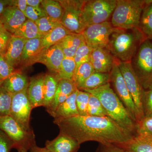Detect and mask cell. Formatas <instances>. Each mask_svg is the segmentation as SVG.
Masks as SVG:
<instances>
[{
  "label": "cell",
  "instance_id": "obj_47",
  "mask_svg": "<svg viewBox=\"0 0 152 152\" xmlns=\"http://www.w3.org/2000/svg\"><path fill=\"white\" fill-rule=\"evenodd\" d=\"M9 6H10V0H0V16Z\"/></svg>",
  "mask_w": 152,
  "mask_h": 152
},
{
  "label": "cell",
  "instance_id": "obj_43",
  "mask_svg": "<svg viewBox=\"0 0 152 152\" xmlns=\"http://www.w3.org/2000/svg\"><path fill=\"white\" fill-rule=\"evenodd\" d=\"M12 144L5 134L0 130V152H10Z\"/></svg>",
  "mask_w": 152,
  "mask_h": 152
},
{
  "label": "cell",
  "instance_id": "obj_18",
  "mask_svg": "<svg viewBox=\"0 0 152 152\" xmlns=\"http://www.w3.org/2000/svg\"><path fill=\"white\" fill-rule=\"evenodd\" d=\"M42 51V38L27 40L25 44L20 65L22 67H26L37 63Z\"/></svg>",
  "mask_w": 152,
  "mask_h": 152
},
{
  "label": "cell",
  "instance_id": "obj_48",
  "mask_svg": "<svg viewBox=\"0 0 152 152\" xmlns=\"http://www.w3.org/2000/svg\"><path fill=\"white\" fill-rule=\"evenodd\" d=\"M30 152H51L47 149L45 147V148H40L38 147L37 145H35L31 148L29 151Z\"/></svg>",
  "mask_w": 152,
  "mask_h": 152
},
{
  "label": "cell",
  "instance_id": "obj_19",
  "mask_svg": "<svg viewBox=\"0 0 152 152\" xmlns=\"http://www.w3.org/2000/svg\"><path fill=\"white\" fill-rule=\"evenodd\" d=\"M29 83L27 77L17 71L2 80L0 86L13 95L27 89Z\"/></svg>",
  "mask_w": 152,
  "mask_h": 152
},
{
  "label": "cell",
  "instance_id": "obj_34",
  "mask_svg": "<svg viewBox=\"0 0 152 152\" xmlns=\"http://www.w3.org/2000/svg\"><path fill=\"white\" fill-rule=\"evenodd\" d=\"M35 23L39 31L43 37L61 24V22L48 16L41 18Z\"/></svg>",
  "mask_w": 152,
  "mask_h": 152
},
{
  "label": "cell",
  "instance_id": "obj_16",
  "mask_svg": "<svg viewBox=\"0 0 152 152\" xmlns=\"http://www.w3.org/2000/svg\"><path fill=\"white\" fill-rule=\"evenodd\" d=\"M115 61L114 57L106 48L93 50L90 62L95 72L110 73Z\"/></svg>",
  "mask_w": 152,
  "mask_h": 152
},
{
  "label": "cell",
  "instance_id": "obj_15",
  "mask_svg": "<svg viewBox=\"0 0 152 152\" xmlns=\"http://www.w3.org/2000/svg\"><path fill=\"white\" fill-rule=\"evenodd\" d=\"M77 90L78 89L75 84L72 80H60L53 99L50 105L46 108L47 111L53 117L59 106Z\"/></svg>",
  "mask_w": 152,
  "mask_h": 152
},
{
  "label": "cell",
  "instance_id": "obj_35",
  "mask_svg": "<svg viewBox=\"0 0 152 152\" xmlns=\"http://www.w3.org/2000/svg\"><path fill=\"white\" fill-rule=\"evenodd\" d=\"M93 49L84 42L79 47L74 57L76 69L85 63L91 62V55Z\"/></svg>",
  "mask_w": 152,
  "mask_h": 152
},
{
  "label": "cell",
  "instance_id": "obj_38",
  "mask_svg": "<svg viewBox=\"0 0 152 152\" xmlns=\"http://www.w3.org/2000/svg\"><path fill=\"white\" fill-rule=\"evenodd\" d=\"M142 107L144 118H152V89L144 91Z\"/></svg>",
  "mask_w": 152,
  "mask_h": 152
},
{
  "label": "cell",
  "instance_id": "obj_44",
  "mask_svg": "<svg viewBox=\"0 0 152 152\" xmlns=\"http://www.w3.org/2000/svg\"><path fill=\"white\" fill-rule=\"evenodd\" d=\"M96 152H127L121 147L114 144H100Z\"/></svg>",
  "mask_w": 152,
  "mask_h": 152
},
{
  "label": "cell",
  "instance_id": "obj_46",
  "mask_svg": "<svg viewBox=\"0 0 152 152\" xmlns=\"http://www.w3.org/2000/svg\"><path fill=\"white\" fill-rule=\"evenodd\" d=\"M28 6L33 7H39L41 6L42 0H26Z\"/></svg>",
  "mask_w": 152,
  "mask_h": 152
},
{
  "label": "cell",
  "instance_id": "obj_21",
  "mask_svg": "<svg viewBox=\"0 0 152 152\" xmlns=\"http://www.w3.org/2000/svg\"><path fill=\"white\" fill-rule=\"evenodd\" d=\"M45 75L34 77L30 80L27 89L28 97L33 109L43 106V86Z\"/></svg>",
  "mask_w": 152,
  "mask_h": 152
},
{
  "label": "cell",
  "instance_id": "obj_40",
  "mask_svg": "<svg viewBox=\"0 0 152 152\" xmlns=\"http://www.w3.org/2000/svg\"><path fill=\"white\" fill-rule=\"evenodd\" d=\"M15 68L7 61L4 56H0V77L2 80L15 72Z\"/></svg>",
  "mask_w": 152,
  "mask_h": 152
},
{
  "label": "cell",
  "instance_id": "obj_29",
  "mask_svg": "<svg viewBox=\"0 0 152 152\" xmlns=\"http://www.w3.org/2000/svg\"><path fill=\"white\" fill-rule=\"evenodd\" d=\"M139 28L146 39L152 40V3L144 9Z\"/></svg>",
  "mask_w": 152,
  "mask_h": 152
},
{
  "label": "cell",
  "instance_id": "obj_5",
  "mask_svg": "<svg viewBox=\"0 0 152 152\" xmlns=\"http://www.w3.org/2000/svg\"><path fill=\"white\" fill-rule=\"evenodd\" d=\"M0 130L10 140L12 148L18 152L29 151L31 148L36 145L33 130H27L10 115L0 118Z\"/></svg>",
  "mask_w": 152,
  "mask_h": 152
},
{
  "label": "cell",
  "instance_id": "obj_42",
  "mask_svg": "<svg viewBox=\"0 0 152 152\" xmlns=\"http://www.w3.org/2000/svg\"><path fill=\"white\" fill-rule=\"evenodd\" d=\"M12 35L6 30L0 31V56L5 54Z\"/></svg>",
  "mask_w": 152,
  "mask_h": 152
},
{
  "label": "cell",
  "instance_id": "obj_26",
  "mask_svg": "<svg viewBox=\"0 0 152 152\" xmlns=\"http://www.w3.org/2000/svg\"><path fill=\"white\" fill-rule=\"evenodd\" d=\"M71 33L64 27L61 24L50 32L42 38V47L43 50L56 44L59 43Z\"/></svg>",
  "mask_w": 152,
  "mask_h": 152
},
{
  "label": "cell",
  "instance_id": "obj_13",
  "mask_svg": "<svg viewBox=\"0 0 152 152\" xmlns=\"http://www.w3.org/2000/svg\"><path fill=\"white\" fill-rule=\"evenodd\" d=\"M65 57L62 49L58 43L43 50L37 60V63L43 64L49 70L57 74Z\"/></svg>",
  "mask_w": 152,
  "mask_h": 152
},
{
  "label": "cell",
  "instance_id": "obj_22",
  "mask_svg": "<svg viewBox=\"0 0 152 152\" xmlns=\"http://www.w3.org/2000/svg\"><path fill=\"white\" fill-rule=\"evenodd\" d=\"M118 146L127 152H152V134H138L127 143Z\"/></svg>",
  "mask_w": 152,
  "mask_h": 152
},
{
  "label": "cell",
  "instance_id": "obj_28",
  "mask_svg": "<svg viewBox=\"0 0 152 152\" xmlns=\"http://www.w3.org/2000/svg\"><path fill=\"white\" fill-rule=\"evenodd\" d=\"M12 35L26 40L43 37L35 22L29 19Z\"/></svg>",
  "mask_w": 152,
  "mask_h": 152
},
{
  "label": "cell",
  "instance_id": "obj_4",
  "mask_svg": "<svg viewBox=\"0 0 152 152\" xmlns=\"http://www.w3.org/2000/svg\"><path fill=\"white\" fill-rule=\"evenodd\" d=\"M152 0H118L112 14L114 27L125 30L139 28L142 13Z\"/></svg>",
  "mask_w": 152,
  "mask_h": 152
},
{
  "label": "cell",
  "instance_id": "obj_24",
  "mask_svg": "<svg viewBox=\"0 0 152 152\" xmlns=\"http://www.w3.org/2000/svg\"><path fill=\"white\" fill-rule=\"evenodd\" d=\"M78 91L77 90L59 106L53 116L54 119L66 118L79 115L76 104V97Z\"/></svg>",
  "mask_w": 152,
  "mask_h": 152
},
{
  "label": "cell",
  "instance_id": "obj_7",
  "mask_svg": "<svg viewBox=\"0 0 152 152\" xmlns=\"http://www.w3.org/2000/svg\"><path fill=\"white\" fill-rule=\"evenodd\" d=\"M116 61L134 104L137 125L144 118L142 98L145 90L133 69L131 62H122Z\"/></svg>",
  "mask_w": 152,
  "mask_h": 152
},
{
  "label": "cell",
  "instance_id": "obj_11",
  "mask_svg": "<svg viewBox=\"0 0 152 152\" xmlns=\"http://www.w3.org/2000/svg\"><path fill=\"white\" fill-rule=\"evenodd\" d=\"M110 83L114 92L124 106L133 119L136 122L134 104L115 60L113 69L110 72Z\"/></svg>",
  "mask_w": 152,
  "mask_h": 152
},
{
  "label": "cell",
  "instance_id": "obj_9",
  "mask_svg": "<svg viewBox=\"0 0 152 152\" xmlns=\"http://www.w3.org/2000/svg\"><path fill=\"white\" fill-rule=\"evenodd\" d=\"M116 3V0L86 1L83 12L86 28L91 25L107 21Z\"/></svg>",
  "mask_w": 152,
  "mask_h": 152
},
{
  "label": "cell",
  "instance_id": "obj_50",
  "mask_svg": "<svg viewBox=\"0 0 152 152\" xmlns=\"http://www.w3.org/2000/svg\"><path fill=\"white\" fill-rule=\"evenodd\" d=\"M2 80V79L0 77V82Z\"/></svg>",
  "mask_w": 152,
  "mask_h": 152
},
{
  "label": "cell",
  "instance_id": "obj_37",
  "mask_svg": "<svg viewBox=\"0 0 152 152\" xmlns=\"http://www.w3.org/2000/svg\"><path fill=\"white\" fill-rule=\"evenodd\" d=\"M91 94L79 90L76 97V104L79 115H88V105Z\"/></svg>",
  "mask_w": 152,
  "mask_h": 152
},
{
  "label": "cell",
  "instance_id": "obj_2",
  "mask_svg": "<svg viewBox=\"0 0 152 152\" xmlns=\"http://www.w3.org/2000/svg\"><path fill=\"white\" fill-rule=\"evenodd\" d=\"M86 92L99 99L109 118L133 135H137V123L114 92L110 83L96 89Z\"/></svg>",
  "mask_w": 152,
  "mask_h": 152
},
{
  "label": "cell",
  "instance_id": "obj_32",
  "mask_svg": "<svg viewBox=\"0 0 152 152\" xmlns=\"http://www.w3.org/2000/svg\"><path fill=\"white\" fill-rule=\"evenodd\" d=\"M76 69L74 58L65 57L62 62L58 73L56 74L60 80H72Z\"/></svg>",
  "mask_w": 152,
  "mask_h": 152
},
{
  "label": "cell",
  "instance_id": "obj_25",
  "mask_svg": "<svg viewBox=\"0 0 152 152\" xmlns=\"http://www.w3.org/2000/svg\"><path fill=\"white\" fill-rule=\"evenodd\" d=\"M60 80L56 74L45 75L43 91V107H47L53 99Z\"/></svg>",
  "mask_w": 152,
  "mask_h": 152
},
{
  "label": "cell",
  "instance_id": "obj_39",
  "mask_svg": "<svg viewBox=\"0 0 152 152\" xmlns=\"http://www.w3.org/2000/svg\"><path fill=\"white\" fill-rule=\"evenodd\" d=\"M25 15L27 19L35 22L41 18L47 16L41 6L39 7H33L28 6Z\"/></svg>",
  "mask_w": 152,
  "mask_h": 152
},
{
  "label": "cell",
  "instance_id": "obj_49",
  "mask_svg": "<svg viewBox=\"0 0 152 152\" xmlns=\"http://www.w3.org/2000/svg\"><path fill=\"white\" fill-rule=\"evenodd\" d=\"M3 30L5 29L4 28V27L2 23L1 20V18H0V31Z\"/></svg>",
  "mask_w": 152,
  "mask_h": 152
},
{
  "label": "cell",
  "instance_id": "obj_10",
  "mask_svg": "<svg viewBox=\"0 0 152 152\" xmlns=\"http://www.w3.org/2000/svg\"><path fill=\"white\" fill-rule=\"evenodd\" d=\"M119 30L107 21L87 27L82 34L86 43L93 50L105 48L108 45L112 34Z\"/></svg>",
  "mask_w": 152,
  "mask_h": 152
},
{
  "label": "cell",
  "instance_id": "obj_23",
  "mask_svg": "<svg viewBox=\"0 0 152 152\" xmlns=\"http://www.w3.org/2000/svg\"><path fill=\"white\" fill-rule=\"evenodd\" d=\"M84 42L83 34L71 33L59 44L65 57L74 58L77 49Z\"/></svg>",
  "mask_w": 152,
  "mask_h": 152
},
{
  "label": "cell",
  "instance_id": "obj_6",
  "mask_svg": "<svg viewBox=\"0 0 152 152\" xmlns=\"http://www.w3.org/2000/svg\"><path fill=\"white\" fill-rule=\"evenodd\" d=\"M143 89H152V40L146 39L139 47L131 61Z\"/></svg>",
  "mask_w": 152,
  "mask_h": 152
},
{
  "label": "cell",
  "instance_id": "obj_30",
  "mask_svg": "<svg viewBox=\"0 0 152 152\" xmlns=\"http://www.w3.org/2000/svg\"><path fill=\"white\" fill-rule=\"evenodd\" d=\"M41 7L47 16L61 22L64 10L58 1L42 0Z\"/></svg>",
  "mask_w": 152,
  "mask_h": 152
},
{
  "label": "cell",
  "instance_id": "obj_14",
  "mask_svg": "<svg viewBox=\"0 0 152 152\" xmlns=\"http://www.w3.org/2000/svg\"><path fill=\"white\" fill-rule=\"evenodd\" d=\"M0 18L5 29L12 35L27 20L21 11L11 5L6 8Z\"/></svg>",
  "mask_w": 152,
  "mask_h": 152
},
{
  "label": "cell",
  "instance_id": "obj_17",
  "mask_svg": "<svg viewBox=\"0 0 152 152\" xmlns=\"http://www.w3.org/2000/svg\"><path fill=\"white\" fill-rule=\"evenodd\" d=\"M80 144L70 136L59 133L52 140H47L45 148L51 152H78Z\"/></svg>",
  "mask_w": 152,
  "mask_h": 152
},
{
  "label": "cell",
  "instance_id": "obj_3",
  "mask_svg": "<svg viewBox=\"0 0 152 152\" xmlns=\"http://www.w3.org/2000/svg\"><path fill=\"white\" fill-rule=\"evenodd\" d=\"M146 38L140 28L120 29L112 34L106 48L115 60L122 62H131L142 43Z\"/></svg>",
  "mask_w": 152,
  "mask_h": 152
},
{
  "label": "cell",
  "instance_id": "obj_27",
  "mask_svg": "<svg viewBox=\"0 0 152 152\" xmlns=\"http://www.w3.org/2000/svg\"><path fill=\"white\" fill-rule=\"evenodd\" d=\"M110 83V73L95 72L87 79L80 91H86L96 89Z\"/></svg>",
  "mask_w": 152,
  "mask_h": 152
},
{
  "label": "cell",
  "instance_id": "obj_41",
  "mask_svg": "<svg viewBox=\"0 0 152 152\" xmlns=\"http://www.w3.org/2000/svg\"><path fill=\"white\" fill-rule=\"evenodd\" d=\"M137 133L152 134V118H144L137 124Z\"/></svg>",
  "mask_w": 152,
  "mask_h": 152
},
{
  "label": "cell",
  "instance_id": "obj_31",
  "mask_svg": "<svg viewBox=\"0 0 152 152\" xmlns=\"http://www.w3.org/2000/svg\"><path fill=\"white\" fill-rule=\"evenodd\" d=\"M95 72L90 62L83 64L76 69L72 80L78 89L81 88L87 79Z\"/></svg>",
  "mask_w": 152,
  "mask_h": 152
},
{
  "label": "cell",
  "instance_id": "obj_20",
  "mask_svg": "<svg viewBox=\"0 0 152 152\" xmlns=\"http://www.w3.org/2000/svg\"><path fill=\"white\" fill-rule=\"evenodd\" d=\"M27 40L13 35L11 37L7 51L4 56L15 68L20 65L22 54Z\"/></svg>",
  "mask_w": 152,
  "mask_h": 152
},
{
  "label": "cell",
  "instance_id": "obj_8",
  "mask_svg": "<svg viewBox=\"0 0 152 152\" xmlns=\"http://www.w3.org/2000/svg\"><path fill=\"white\" fill-rule=\"evenodd\" d=\"M58 1L64 10L61 24L71 33L82 34L86 28L83 14L86 1L64 0Z\"/></svg>",
  "mask_w": 152,
  "mask_h": 152
},
{
  "label": "cell",
  "instance_id": "obj_45",
  "mask_svg": "<svg viewBox=\"0 0 152 152\" xmlns=\"http://www.w3.org/2000/svg\"><path fill=\"white\" fill-rule=\"evenodd\" d=\"M10 5L16 7L24 15L28 6L26 0H10Z\"/></svg>",
  "mask_w": 152,
  "mask_h": 152
},
{
  "label": "cell",
  "instance_id": "obj_12",
  "mask_svg": "<svg viewBox=\"0 0 152 152\" xmlns=\"http://www.w3.org/2000/svg\"><path fill=\"white\" fill-rule=\"evenodd\" d=\"M33 109L28 97L27 89L12 95L10 115L28 131L32 130L30 122Z\"/></svg>",
  "mask_w": 152,
  "mask_h": 152
},
{
  "label": "cell",
  "instance_id": "obj_36",
  "mask_svg": "<svg viewBox=\"0 0 152 152\" xmlns=\"http://www.w3.org/2000/svg\"><path fill=\"white\" fill-rule=\"evenodd\" d=\"M12 95L0 86V118L9 115Z\"/></svg>",
  "mask_w": 152,
  "mask_h": 152
},
{
  "label": "cell",
  "instance_id": "obj_33",
  "mask_svg": "<svg viewBox=\"0 0 152 152\" xmlns=\"http://www.w3.org/2000/svg\"><path fill=\"white\" fill-rule=\"evenodd\" d=\"M88 115L94 116L108 117L100 101L96 96L91 94L89 99Z\"/></svg>",
  "mask_w": 152,
  "mask_h": 152
},
{
  "label": "cell",
  "instance_id": "obj_1",
  "mask_svg": "<svg viewBox=\"0 0 152 152\" xmlns=\"http://www.w3.org/2000/svg\"><path fill=\"white\" fill-rule=\"evenodd\" d=\"M54 123L58 126L60 132L72 137L80 145L94 141L121 145L135 137L108 117L78 115L54 119Z\"/></svg>",
  "mask_w": 152,
  "mask_h": 152
}]
</instances>
